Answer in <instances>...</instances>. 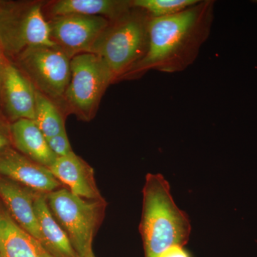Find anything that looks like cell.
<instances>
[{
	"label": "cell",
	"instance_id": "1",
	"mask_svg": "<svg viewBox=\"0 0 257 257\" xmlns=\"http://www.w3.org/2000/svg\"><path fill=\"white\" fill-rule=\"evenodd\" d=\"M214 2L199 1L178 14L151 18L146 55L125 74L133 79L147 71L182 72L196 60L210 34Z\"/></svg>",
	"mask_w": 257,
	"mask_h": 257
},
{
	"label": "cell",
	"instance_id": "2",
	"mask_svg": "<svg viewBox=\"0 0 257 257\" xmlns=\"http://www.w3.org/2000/svg\"><path fill=\"white\" fill-rule=\"evenodd\" d=\"M140 230L145 257H159L170 246L188 242V216L175 204L170 184L162 175H147Z\"/></svg>",
	"mask_w": 257,
	"mask_h": 257
},
{
	"label": "cell",
	"instance_id": "3",
	"mask_svg": "<svg viewBox=\"0 0 257 257\" xmlns=\"http://www.w3.org/2000/svg\"><path fill=\"white\" fill-rule=\"evenodd\" d=\"M151 17L133 6L128 13L110 22L92 52L104 61L114 82L119 80L146 55Z\"/></svg>",
	"mask_w": 257,
	"mask_h": 257
},
{
	"label": "cell",
	"instance_id": "4",
	"mask_svg": "<svg viewBox=\"0 0 257 257\" xmlns=\"http://www.w3.org/2000/svg\"><path fill=\"white\" fill-rule=\"evenodd\" d=\"M51 212L79 257L94 256L92 241L104 218V199L89 200L60 188L46 194Z\"/></svg>",
	"mask_w": 257,
	"mask_h": 257
},
{
	"label": "cell",
	"instance_id": "5",
	"mask_svg": "<svg viewBox=\"0 0 257 257\" xmlns=\"http://www.w3.org/2000/svg\"><path fill=\"white\" fill-rule=\"evenodd\" d=\"M40 2H0V46L7 57L32 47L57 46Z\"/></svg>",
	"mask_w": 257,
	"mask_h": 257
},
{
	"label": "cell",
	"instance_id": "6",
	"mask_svg": "<svg viewBox=\"0 0 257 257\" xmlns=\"http://www.w3.org/2000/svg\"><path fill=\"white\" fill-rule=\"evenodd\" d=\"M112 82V75L99 55L91 52L79 54L71 60L70 80L63 100L79 119L89 121Z\"/></svg>",
	"mask_w": 257,
	"mask_h": 257
},
{
	"label": "cell",
	"instance_id": "7",
	"mask_svg": "<svg viewBox=\"0 0 257 257\" xmlns=\"http://www.w3.org/2000/svg\"><path fill=\"white\" fill-rule=\"evenodd\" d=\"M71 60L57 46L30 47L17 57L19 68L36 90L54 101L63 99L70 80Z\"/></svg>",
	"mask_w": 257,
	"mask_h": 257
},
{
	"label": "cell",
	"instance_id": "8",
	"mask_svg": "<svg viewBox=\"0 0 257 257\" xmlns=\"http://www.w3.org/2000/svg\"><path fill=\"white\" fill-rule=\"evenodd\" d=\"M109 23L102 17L81 15L52 17L48 21L51 40L71 58L92 52Z\"/></svg>",
	"mask_w": 257,
	"mask_h": 257
},
{
	"label": "cell",
	"instance_id": "9",
	"mask_svg": "<svg viewBox=\"0 0 257 257\" xmlns=\"http://www.w3.org/2000/svg\"><path fill=\"white\" fill-rule=\"evenodd\" d=\"M0 176L42 194H50L62 186L50 169L30 160L12 146L0 152Z\"/></svg>",
	"mask_w": 257,
	"mask_h": 257
},
{
	"label": "cell",
	"instance_id": "10",
	"mask_svg": "<svg viewBox=\"0 0 257 257\" xmlns=\"http://www.w3.org/2000/svg\"><path fill=\"white\" fill-rule=\"evenodd\" d=\"M36 92L27 76L9 61L0 87V96L8 118L13 122L23 119L35 120Z\"/></svg>",
	"mask_w": 257,
	"mask_h": 257
},
{
	"label": "cell",
	"instance_id": "11",
	"mask_svg": "<svg viewBox=\"0 0 257 257\" xmlns=\"http://www.w3.org/2000/svg\"><path fill=\"white\" fill-rule=\"evenodd\" d=\"M40 193L0 176V199L13 220L33 237L40 240L35 203Z\"/></svg>",
	"mask_w": 257,
	"mask_h": 257
},
{
	"label": "cell",
	"instance_id": "12",
	"mask_svg": "<svg viewBox=\"0 0 257 257\" xmlns=\"http://www.w3.org/2000/svg\"><path fill=\"white\" fill-rule=\"evenodd\" d=\"M50 170L72 194L89 200L104 199L96 186L92 167L74 152L57 157Z\"/></svg>",
	"mask_w": 257,
	"mask_h": 257
},
{
	"label": "cell",
	"instance_id": "13",
	"mask_svg": "<svg viewBox=\"0 0 257 257\" xmlns=\"http://www.w3.org/2000/svg\"><path fill=\"white\" fill-rule=\"evenodd\" d=\"M0 253L2 257H55L18 226L3 206H0Z\"/></svg>",
	"mask_w": 257,
	"mask_h": 257
},
{
	"label": "cell",
	"instance_id": "14",
	"mask_svg": "<svg viewBox=\"0 0 257 257\" xmlns=\"http://www.w3.org/2000/svg\"><path fill=\"white\" fill-rule=\"evenodd\" d=\"M12 143L30 160L50 169L57 160L35 120L19 119L11 124Z\"/></svg>",
	"mask_w": 257,
	"mask_h": 257
},
{
	"label": "cell",
	"instance_id": "15",
	"mask_svg": "<svg viewBox=\"0 0 257 257\" xmlns=\"http://www.w3.org/2000/svg\"><path fill=\"white\" fill-rule=\"evenodd\" d=\"M35 208L40 232V242L45 249L55 257H79L65 231L51 212L46 194L37 196Z\"/></svg>",
	"mask_w": 257,
	"mask_h": 257
},
{
	"label": "cell",
	"instance_id": "16",
	"mask_svg": "<svg viewBox=\"0 0 257 257\" xmlns=\"http://www.w3.org/2000/svg\"><path fill=\"white\" fill-rule=\"evenodd\" d=\"M133 1L127 0H59L51 4L52 17L67 15L102 17L112 22L128 13Z\"/></svg>",
	"mask_w": 257,
	"mask_h": 257
},
{
	"label": "cell",
	"instance_id": "17",
	"mask_svg": "<svg viewBox=\"0 0 257 257\" xmlns=\"http://www.w3.org/2000/svg\"><path fill=\"white\" fill-rule=\"evenodd\" d=\"M35 121L47 140L66 131L63 116L55 101L38 91L36 92Z\"/></svg>",
	"mask_w": 257,
	"mask_h": 257
},
{
	"label": "cell",
	"instance_id": "18",
	"mask_svg": "<svg viewBox=\"0 0 257 257\" xmlns=\"http://www.w3.org/2000/svg\"><path fill=\"white\" fill-rule=\"evenodd\" d=\"M199 0H133L135 8L145 10L152 18L178 14L199 3Z\"/></svg>",
	"mask_w": 257,
	"mask_h": 257
},
{
	"label": "cell",
	"instance_id": "19",
	"mask_svg": "<svg viewBox=\"0 0 257 257\" xmlns=\"http://www.w3.org/2000/svg\"><path fill=\"white\" fill-rule=\"evenodd\" d=\"M49 147L57 157L67 156L73 152L66 131L47 140Z\"/></svg>",
	"mask_w": 257,
	"mask_h": 257
},
{
	"label": "cell",
	"instance_id": "20",
	"mask_svg": "<svg viewBox=\"0 0 257 257\" xmlns=\"http://www.w3.org/2000/svg\"><path fill=\"white\" fill-rule=\"evenodd\" d=\"M11 124L0 110V152L13 145Z\"/></svg>",
	"mask_w": 257,
	"mask_h": 257
},
{
	"label": "cell",
	"instance_id": "21",
	"mask_svg": "<svg viewBox=\"0 0 257 257\" xmlns=\"http://www.w3.org/2000/svg\"><path fill=\"white\" fill-rule=\"evenodd\" d=\"M159 257H191L184 246L174 245L161 253Z\"/></svg>",
	"mask_w": 257,
	"mask_h": 257
},
{
	"label": "cell",
	"instance_id": "22",
	"mask_svg": "<svg viewBox=\"0 0 257 257\" xmlns=\"http://www.w3.org/2000/svg\"><path fill=\"white\" fill-rule=\"evenodd\" d=\"M8 62H9V60H8V57L5 55L3 49L0 46V87H1L2 79H3L5 67H6Z\"/></svg>",
	"mask_w": 257,
	"mask_h": 257
},
{
	"label": "cell",
	"instance_id": "23",
	"mask_svg": "<svg viewBox=\"0 0 257 257\" xmlns=\"http://www.w3.org/2000/svg\"><path fill=\"white\" fill-rule=\"evenodd\" d=\"M0 257H2L1 253H0Z\"/></svg>",
	"mask_w": 257,
	"mask_h": 257
},
{
	"label": "cell",
	"instance_id": "24",
	"mask_svg": "<svg viewBox=\"0 0 257 257\" xmlns=\"http://www.w3.org/2000/svg\"><path fill=\"white\" fill-rule=\"evenodd\" d=\"M92 257H95V256H92Z\"/></svg>",
	"mask_w": 257,
	"mask_h": 257
}]
</instances>
